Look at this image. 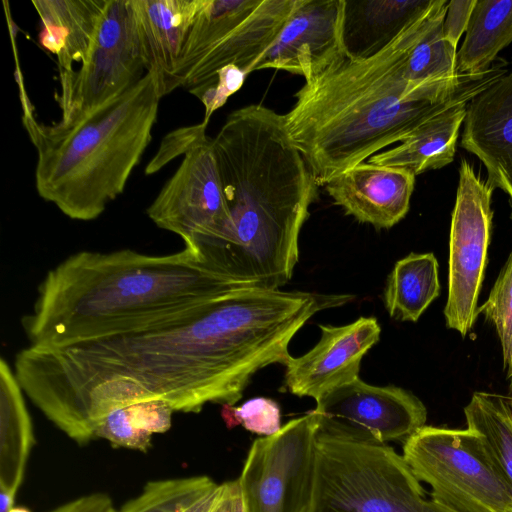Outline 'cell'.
Returning <instances> with one entry per match:
<instances>
[{
	"instance_id": "6da1fadb",
	"label": "cell",
	"mask_w": 512,
	"mask_h": 512,
	"mask_svg": "<svg viewBox=\"0 0 512 512\" xmlns=\"http://www.w3.org/2000/svg\"><path fill=\"white\" fill-rule=\"evenodd\" d=\"M327 294L245 288L198 312L146 330L63 347L28 346L15 375L26 396L78 445L111 411L163 401L175 412L198 413L208 403L234 405L253 375L286 365L295 334Z\"/></svg>"
},
{
	"instance_id": "7a4b0ae2",
	"label": "cell",
	"mask_w": 512,
	"mask_h": 512,
	"mask_svg": "<svg viewBox=\"0 0 512 512\" xmlns=\"http://www.w3.org/2000/svg\"><path fill=\"white\" fill-rule=\"evenodd\" d=\"M434 3L377 53L346 56L295 93L284 123L318 186L403 142L426 121L469 102L508 72L502 60L455 90L414 87L406 74L407 56Z\"/></svg>"
},
{
	"instance_id": "3957f363",
	"label": "cell",
	"mask_w": 512,
	"mask_h": 512,
	"mask_svg": "<svg viewBox=\"0 0 512 512\" xmlns=\"http://www.w3.org/2000/svg\"><path fill=\"white\" fill-rule=\"evenodd\" d=\"M234 290L196 245L81 251L48 271L22 325L30 346L63 347L189 317Z\"/></svg>"
},
{
	"instance_id": "277c9868",
	"label": "cell",
	"mask_w": 512,
	"mask_h": 512,
	"mask_svg": "<svg viewBox=\"0 0 512 512\" xmlns=\"http://www.w3.org/2000/svg\"><path fill=\"white\" fill-rule=\"evenodd\" d=\"M212 144L230 214L223 271L236 289H279L298 262L318 185L284 116L262 104L230 113Z\"/></svg>"
},
{
	"instance_id": "5b68a950",
	"label": "cell",
	"mask_w": 512,
	"mask_h": 512,
	"mask_svg": "<svg viewBox=\"0 0 512 512\" xmlns=\"http://www.w3.org/2000/svg\"><path fill=\"white\" fill-rule=\"evenodd\" d=\"M19 87L39 196L73 220L98 218L123 193L152 139L161 98L150 75L70 124L37 121L22 81Z\"/></svg>"
},
{
	"instance_id": "8992f818",
	"label": "cell",
	"mask_w": 512,
	"mask_h": 512,
	"mask_svg": "<svg viewBox=\"0 0 512 512\" xmlns=\"http://www.w3.org/2000/svg\"><path fill=\"white\" fill-rule=\"evenodd\" d=\"M420 482L391 446L318 436L311 512H455Z\"/></svg>"
},
{
	"instance_id": "52a82bcc",
	"label": "cell",
	"mask_w": 512,
	"mask_h": 512,
	"mask_svg": "<svg viewBox=\"0 0 512 512\" xmlns=\"http://www.w3.org/2000/svg\"><path fill=\"white\" fill-rule=\"evenodd\" d=\"M207 125L202 121L173 132L172 155L184 158L146 212L159 228L202 248L225 276L220 254L230 214Z\"/></svg>"
},
{
	"instance_id": "ba28073f",
	"label": "cell",
	"mask_w": 512,
	"mask_h": 512,
	"mask_svg": "<svg viewBox=\"0 0 512 512\" xmlns=\"http://www.w3.org/2000/svg\"><path fill=\"white\" fill-rule=\"evenodd\" d=\"M402 456L441 505L455 512H512V492L477 432L424 425L403 443Z\"/></svg>"
},
{
	"instance_id": "9c48e42d",
	"label": "cell",
	"mask_w": 512,
	"mask_h": 512,
	"mask_svg": "<svg viewBox=\"0 0 512 512\" xmlns=\"http://www.w3.org/2000/svg\"><path fill=\"white\" fill-rule=\"evenodd\" d=\"M317 446L313 410L256 439L238 478L248 512H311Z\"/></svg>"
},
{
	"instance_id": "30bf717a",
	"label": "cell",
	"mask_w": 512,
	"mask_h": 512,
	"mask_svg": "<svg viewBox=\"0 0 512 512\" xmlns=\"http://www.w3.org/2000/svg\"><path fill=\"white\" fill-rule=\"evenodd\" d=\"M145 73L132 0H109L86 60L78 69L58 71V122L73 123L102 107Z\"/></svg>"
},
{
	"instance_id": "8fae6325",
	"label": "cell",
	"mask_w": 512,
	"mask_h": 512,
	"mask_svg": "<svg viewBox=\"0 0 512 512\" xmlns=\"http://www.w3.org/2000/svg\"><path fill=\"white\" fill-rule=\"evenodd\" d=\"M494 188L478 176L465 159L451 217L446 324L463 337L474 325L482 285L493 217Z\"/></svg>"
},
{
	"instance_id": "7c38bea8",
	"label": "cell",
	"mask_w": 512,
	"mask_h": 512,
	"mask_svg": "<svg viewBox=\"0 0 512 512\" xmlns=\"http://www.w3.org/2000/svg\"><path fill=\"white\" fill-rule=\"evenodd\" d=\"M318 436L369 445L405 442L425 425L427 410L411 392L360 378L316 400Z\"/></svg>"
},
{
	"instance_id": "4fadbf2b",
	"label": "cell",
	"mask_w": 512,
	"mask_h": 512,
	"mask_svg": "<svg viewBox=\"0 0 512 512\" xmlns=\"http://www.w3.org/2000/svg\"><path fill=\"white\" fill-rule=\"evenodd\" d=\"M345 0H298L275 39L254 66L310 80L345 58Z\"/></svg>"
},
{
	"instance_id": "5bb4252c",
	"label": "cell",
	"mask_w": 512,
	"mask_h": 512,
	"mask_svg": "<svg viewBox=\"0 0 512 512\" xmlns=\"http://www.w3.org/2000/svg\"><path fill=\"white\" fill-rule=\"evenodd\" d=\"M318 343L285 365L284 387L299 397L322 395L359 378L360 363L380 338L374 317H360L344 326L319 325Z\"/></svg>"
},
{
	"instance_id": "9a60e30c",
	"label": "cell",
	"mask_w": 512,
	"mask_h": 512,
	"mask_svg": "<svg viewBox=\"0 0 512 512\" xmlns=\"http://www.w3.org/2000/svg\"><path fill=\"white\" fill-rule=\"evenodd\" d=\"M460 145L483 163L490 186L508 195L512 219V70L468 102Z\"/></svg>"
},
{
	"instance_id": "2e32d148",
	"label": "cell",
	"mask_w": 512,
	"mask_h": 512,
	"mask_svg": "<svg viewBox=\"0 0 512 512\" xmlns=\"http://www.w3.org/2000/svg\"><path fill=\"white\" fill-rule=\"evenodd\" d=\"M415 175L405 169L362 162L330 180L326 190L334 203L375 228H391L410 207Z\"/></svg>"
},
{
	"instance_id": "e0dca14e",
	"label": "cell",
	"mask_w": 512,
	"mask_h": 512,
	"mask_svg": "<svg viewBox=\"0 0 512 512\" xmlns=\"http://www.w3.org/2000/svg\"><path fill=\"white\" fill-rule=\"evenodd\" d=\"M199 3L200 0H132L145 71L160 98L181 87L179 63Z\"/></svg>"
},
{
	"instance_id": "ac0fdd59",
	"label": "cell",
	"mask_w": 512,
	"mask_h": 512,
	"mask_svg": "<svg viewBox=\"0 0 512 512\" xmlns=\"http://www.w3.org/2000/svg\"><path fill=\"white\" fill-rule=\"evenodd\" d=\"M298 0H261L243 20L224 29L203 58L188 74L183 88L188 91L212 79L227 66L247 75L271 47Z\"/></svg>"
},
{
	"instance_id": "d6986e66",
	"label": "cell",
	"mask_w": 512,
	"mask_h": 512,
	"mask_svg": "<svg viewBox=\"0 0 512 512\" xmlns=\"http://www.w3.org/2000/svg\"><path fill=\"white\" fill-rule=\"evenodd\" d=\"M109 0H32L42 28L39 43L56 56L58 71L88 57Z\"/></svg>"
},
{
	"instance_id": "ffe728a7",
	"label": "cell",
	"mask_w": 512,
	"mask_h": 512,
	"mask_svg": "<svg viewBox=\"0 0 512 512\" xmlns=\"http://www.w3.org/2000/svg\"><path fill=\"white\" fill-rule=\"evenodd\" d=\"M345 1L343 42L346 55L366 58L388 45L434 0Z\"/></svg>"
},
{
	"instance_id": "44dd1931",
	"label": "cell",
	"mask_w": 512,
	"mask_h": 512,
	"mask_svg": "<svg viewBox=\"0 0 512 512\" xmlns=\"http://www.w3.org/2000/svg\"><path fill=\"white\" fill-rule=\"evenodd\" d=\"M467 104L460 103L432 117L399 145L373 155L368 162L402 168L415 176L443 168L454 159Z\"/></svg>"
},
{
	"instance_id": "7402d4cb",
	"label": "cell",
	"mask_w": 512,
	"mask_h": 512,
	"mask_svg": "<svg viewBox=\"0 0 512 512\" xmlns=\"http://www.w3.org/2000/svg\"><path fill=\"white\" fill-rule=\"evenodd\" d=\"M23 389L9 364L0 361V493L16 498L34 444Z\"/></svg>"
},
{
	"instance_id": "603a6c76",
	"label": "cell",
	"mask_w": 512,
	"mask_h": 512,
	"mask_svg": "<svg viewBox=\"0 0 512 512\" xmlns=\"http://www.w3.org/2000/svg\"><path fill=\"white\" fill-rule=\"evenodd\" d=\"M512 42V0H476L464 41L456 54L459 74L487 71Z\"/></svg>"
},
{
	"instance_id": "cb8c5ba5",
	"label": "cell",
	"mask_w": 512,
	"mask_h": 512,
	"mask_svg": "<svg viewBox=\"0 0 512 512\" xmlns=\"http://www.w3.org/2000/svg\"><path fill=\"white\" fill-rule=\"evenodd\" d=\"M440 293L438 262L432 253L398 260L387 278L383 300L392 318L415 322Z\"/></svg>"
},
{
	"instance_id": "d4e9b609",
	"label": "cell",
	"mask_w": 512,
	"mask_h": 512,
	"mask_svg": "<svg viewBox=\"0 0 512 512\" xmlns=\"http://www.w3.org/2000/svg\"><path fill=\"white\" fill-rule=\"evenodd\" d=\"M467 428L482 436L485 448L512 492V408L499 395L475 392L464 407Z\"/></svg>"
},
{
	"instance_id": "484cf974",
	"label": "cell",
	"mask_w": 512,
	"mask_h": 512,
	"mask_svg": "<svg viewBox=\"0 0 512 512\" xmlns=\"http://www.w3.org/2000/svg\"><path fill=\"white\" fill-rule=\"evenodd\" d=\"M173 512H248L239 480L215 483L205 475L186 477L171 494Z\"/></svg>"
},
{
	"instance_id": "4316f807",
	"label": "cell",
	"mask_w": 512,
	"mask_h": 512,
	"mask_svg": "<svg viewBox=\"0 0 512 512\" xmlns=\"http://www.w3.org/2000/svg\"><path fill=\"white\" fill-rule=\"evenodd\" d=\"M477 313H482L496 328L504 359L512 339V252Z\"/></svg>"
},
{
	"instance_id": "83f0119b",
	"label": "cell",
	"mask_w": 512,
	"mask_h": 512,
	"mask_svg": "<svg viewBox=\"0 0 512 512\" xmlns=\"http://www.w3.org/2000/svg\"><path fill=\"white\" fill-rule=\"evenodd\" d=\"M221 416L228 428L242 425L246 430L270 436L281 429L280 408L272 399L256 397L242 405H222Z\"/></svg>"
},
{
	"instance_id": "f1b7e54d",
	"label": "cell",
	"mask_w": 512,
	"mask_h": 512,
	"mask_svg": "<svg viewBox=\"0 0 512 512\" xmlns=\"http://www.w3.org/2000/svg\"><path fill=\"white\" fill-rule=\"evenodd\" d=\"M95 438L107 440L113 447L146 452L152 447V435L137 429L130 421L126 407L111 411L98 421Z\"/></svg>"
},
{
	"instance_id": "f546056e",
	"label": "cell",
	"mask_w": 512,
	"mask_h": 512,
	"mask_svg": "<svg viewBox=\"0 0 512 512\" xmlns=\"http://www.w3.org/2000/svg\"><path fill=\"white\" fill-rule=\"evenodd\" d=\"M246 76L238 67L227 66L220 69L209 81L189 90L204 106L203 122L208 124L212 114L243 86Z\"/></svg>"
},
{
	"instance_id": "4dcf8cb0",
	"label": "cell",
	"mask_w": 512,
	"mask_h": 512,
	"mask_svg": "<svg viewBox=\"0 0 512 512\" xmlns=\"http://www.w3.org/2000/svg\"><path fill=\"white\" fill-rule=\"evenodd\" d=\"M131 423L151 435L167 432L171 427L173 409L165 402L155 400L126 406Z\"/></svg>"
},
{
	"instance_id": "1f68e13d",
	"label": "cell",
	"mask_w": 512,
	"mask_h": 512,
	"mask_svg": "<svg viewBox=\"0 0 512 512\" xmlns=\"http://www.w3.org/2000/svg\"><path fill=\"white\" fill-rule=\"evenodd\" d=\"M476 0H451L443 21V34L452 47L457 44L468 27Z\"/></svg>"
},
{
	"instance_id": "d6a6232c",
	"label": "cell",
	"mask_w": 512,
	"mask_h": 512,
	"mask_svg": "<svg viewBox=\"0 0 512 512\" xmlns=\"http://www.w3.org/2000/svg\"><path fill=\"white\" fill-rule=\"evenodd\" d=\"M114 509L112 499L104 493H92L61 504L49 512H109Z\"/></svg>"
},
{
	"instance_id": "836d02e7",
	"label": "cell",
	"mask_w": 512,
	"mask_h": 512,
	"mask_svg": "<svg viewBox=\"0 0 512 512\" xmlns=\"http://www.w3.org/2000/svg\"><path fill=\"white\" fill-rule=\"evenodd\" d=\"M504 368L507 370V377L512 380V339L507 356L503 359Z\"/></svg>"
},
{
	"instance_id": "e575fe53",
	"label": "cell",
	"mask_w": 512,
	"mask_h": 512,
	"mask_svg": "<svg viewBox=\"0 0 512 512\" xmlns=\"http://www.w3.org/2000/svg\"><path fill=\"white\" fill-rule=\"evenodd\" d=\"M8 512H31L28 508L23 506H14Z\"/></svg>"
},
{
	"instance_id": "d590c367",
	"label": "cell",
	"mask_w": 512,
	"mask_h": 512,
	"mask_svg": "<svg viewBox=\"0 0 512 512\" xmlns=\"http://www.w3.org/2000/svg\"><path fill=\"white\" fill-rule=\"evenodd\" d=\"M510 390L512 392V380H510Z\"/></svg>"
},
{
	"instance_id": "8d00e7d4",
	"label": "cell",
	"mask_w": 512,
	"mask_h": 512,
	"mask_svg": "<svg viewBox=\"0 0 512 512\" xmlns=\"http://www.w3.org/2000/svg\"><path fill=\"white\" fill-rule=\"evenodd\" d=\"M109 512H117V510L114 508V509L110 510Z\"/></svg>"
}]
</instances>
